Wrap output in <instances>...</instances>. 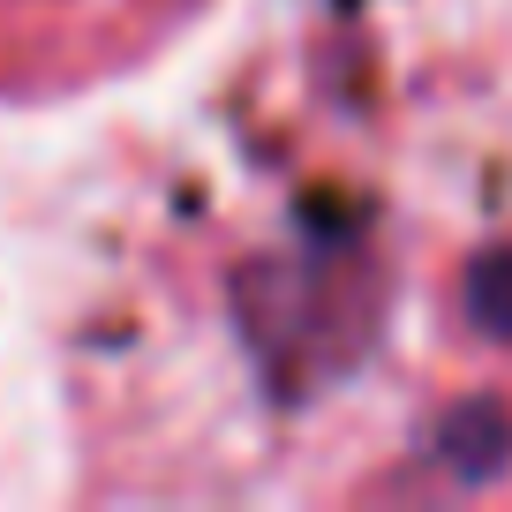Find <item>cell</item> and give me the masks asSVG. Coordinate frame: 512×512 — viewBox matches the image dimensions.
Here are the masks:
<instances>
[{"label":"cell","mask_w":512,"mask_h":512,"mask_svg":"<svg viewBox=\"0 0 512 512\" xmlns=\"http://www.w3.org/2000/svg\"><path fill=\"white\" fill-rule=\"evenodd\" d=\"M437 452H445V467H452V475H467V482L505 475V467H512V415L497 400L452 407L445 430H437Z\"/></svg>","instance_id":"6da1fadb"},{"label":"cell","mask_w":512,"mask_h":512,"mask_svg":"<svg viewBox=\"0 0 512 512\" xmlns=\"http://www.w3.org/2000/svg\"><path fill=\"white\" fill-rule=\"evenodd\" d=\"M467 317L490 339H512V249L475 256V272H467Z\"/></svg>","instance_id":"7a4b0ae2"}]
</instances>
